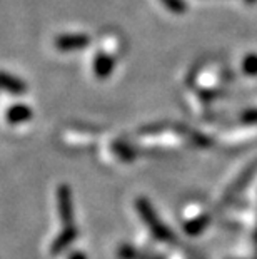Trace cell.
<instances>
[{"instance_id":"cell-1","label":"cell","mask_w":257,"mask_h":259,"mask_svg":"<svg viewBox=\"0 0 257 259\" xmlns=\"http://www.w3.org/2000/svg\"><path fill=\"white\" fill-rule=\"evenodd\" d=\"M137 209H139L140 216L144 218V221L147 223V226L150 228L152 234H154L157 239H161V241H172L171 231H169L164 224H161V221H157L156 214H154V211H152V207H150L149 202H147L145 199L137 201Z\"/></svg>"},{"instance_id":"cell-2","label":"cell","mask_w":257,"mask_h":259,"mask_svg":"<svg viewBox=\"0 0 257 259\" xmlns=\"http://www.w3.org/2000/svg\"><path fill=\"white\" fill-rule=\"evenodd\" d=\"M90 38L85 34H69L60 35L56 38V47L62 52H72V51H82L89 46Z\"/></svg>"},{"instance_id":"cell-3","label":"cell","mask_w":257,"mask_h":259,"mask_svg":"<svg viewBox=\"0 0 257 259\" xmlns=\"http://www.w3.org/2000/svg\"><path fill=\"white\" fill-rule=\"evenodd\" d=\"M59 212L62 218L64 224L72 226L74 223V212H72V197L67 186H60L59 189Z\"/></svg>"},{"instance_id":"cell-4","label":"cell","mask_w":257,"mask_h":259,"mask_svg":"<svg viewBox=\"0 0 257 259\" xmlns=\"http://www.w3.org/2000/svg\"><path fill=\"white\" fill-rule=\"evenodd\" d=\"M75 238H77V229H75L74 226H67L64 233H60L59 238H57L56 241H54L52 249H50V251H52V254H59L60 251H64L65 247H67Z\"/></svg>"},{"instance_id":"cell-5","label":"cell","mask_w":257,"mask_h":259,"mask_svg":"<svg viewBox=\"0 0 257 259\" xmlns=\"http://www.w3.org/2000/svg\"><path fill=\"white\" fill-rule=\"evenodd\" d=\"M114 69V59L106 56V54H99V56L95 57V64H94V70L97 77H100V79H106L109 77V74L112 72Z\"/></svg>"},{"instance_id":"cell-6","label":"cell","mask_w":257,"mask_h":259,"mask_svg":"<svg viewBox=\"0 0 257 259\" xmlns=\"http://www.w3.org/2000/svg\"><path fill=\"white\" fill-rule=\"evenodd\" d=\"M0 89L12 92V94H22L27 91L25 85L22 84L19 79H15V77L5 74V72H0Z\"/></svg>"},{"instance_id":"cell-7","label":"cell","mask_w":257,"mask_h":259,"mask_svg":"<svg viewBox=\"0 0 257 259\" xmlns=\"http://www.w3.org/2000/svg\"><path fill=\"white\" fill-rule=\"evenodd\" d=\"M32 117V111L27 106H14L12 109L7 111V120L12 124H20L25 122Z\"/></svg>"},{"instance_id":"cell-8","label":"cell","mask_w":257,"mask_h":259,"mask_svg":"<svg viewBox=\"0 0 257 259\" xmlns=\"http://www.w3.org/2000/svg\"><path fill=\"white\" fill-rule=\"evenodd\" d=\"M207 224H209V218H207V216H202V218L194 219V221H190L187 226H185L184 229L187 231L189 234H197V233H200V231L205 228Z\"/></svg>"},{"instance_id":"cell-9","label":"cell","mask_w":257,"mask_h":259,"mask_svg":"<svg viewBox=\"0 0 257 259\" xmlns=\"http://www.w3.org/2000/svg\"><path fill=\"white\" fill-rule=\"evenodd\" d=\"M161 2L166 5L167 10H171L174 14H184L187 10V5L182 0H161Z\"/></svg>"},{"instance_id":"cell-10","label":"cell","mask_w":257,"mask_h":259,"mask_svg":"<svg viewBox=\"0 0 257 259\" xmlns=\"http://www.w3.org/2000/svg\"><path fill=\"white\" fill-rule=\"evenodd\" d=\"M244 72L249 75H257V56L250 54L244 59Z\"/></svg>"},{"instance_id":"cell-11","label":"cell","mask_w":257,"mask_h":259,"mask_svg":"<svg viewBox=\"0 0 257 259\" xmlns=\"http://www.w3.org/2000/svg\"><path fill=\"white\" fill-rule=\"evenodd\" d=\"M244 120H249V122H257V111H249L244 114Z\"/></svg>"},{"instance_id":"cell-12","label":"cell","mask_w":257,"mask_h":259,"mask_svg":"<svg viewBox=\"0 0 257 259\" xmlns=\"http://www.w3.org/2000/svg\"><path fill=\"white\" fill-rule=\"evenodd\" d=\"M69 259H87L84 254H82V252H74V254L72 256H70Z\"/></svg>"},{"instance_id":"cell-13","label":"cell","mask_w":257,"mask_h":259,"mask_svg":"<svg viewBox=\"0 0 257 259\" xmlns=\"http://www.w3.org/2000/svg\"><path fill=\"white\" fill-rule=\"evenodd\" d=\"M255 246H257V233H255Z\"/></svg>"},{"instance_id":"cell-14","label":"cell","mask_w":257,"mask_h":259,"mask_svg":"<svg viewBox=\"0 0 257 259\" xmlns=\"http://www.w3.org/2000/svg\"><path fill=\"white\" fill-rule=\"evenodd\" d=\"M247 2H254V0H247Z\"/></svg>"}]
</instances>
